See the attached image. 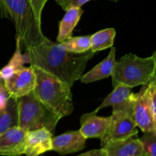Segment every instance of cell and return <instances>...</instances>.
<instances>
[{
	"mask_svg": "<svg viewBox=\"0 0 156 156\" xmlns=\"http://www.w3.org/2000/svg\"><path fill=\"white\" fill-rule=\"evenodd\" d=\"M78 156H107V153L103 148H101L100 149L89 151V152H85V153L81 154Z\"/></svg>",
	"mask_w": 156,
	"mask_h": 156,
	"instance_id": "cb8c5ba5",
	"label": "cell"
},
{
	"mask_svg": "<svg viewBox=\"0 0 156 156\" xmlns=\"http://www.w3.org/2000/svg\"><path fill=\"white\" fill-rule=\"evenodd\" d=\"M147 156H148V155H147Z\"/></svg>",
	"mask_w": 156,
	"mask_h": 156,
	"instance_id": "4316f807",
	"label": "cell"
},
{
	"mask_svg": "<svg viewBox=\"0 0 156 156\" xmlns=\"http://www.w3.org/2000/svg\"><path fill=\"white\" fill-rule=\"evenodd\" d=\"M109 1H112V2H118V1H119V0H109Z\"/></svg>",
	"mask_w": 156,
	"mask_h": 156,
	"instance_id": "484cf974",
	"label": "cell"
},
{
	"mask_svg": "<svg viewBox=\"0 0 156 156\" xmlns=\"http://www.w3.org/2000/svg\"><path fill=\"white\" fill-rule=\"evenodd\" d=\"M38 21H41L42 11L48 0H29Z\"/></svg>",
	"mask_w": 156,
	"mask_h": 156,
	"instance_id": "603a6c76",
	"label": "cell"
},
{
	"mask_svg": "<svg viewBox=\"0 0 156 156\" xmlns=\"http://www.w3.org/2000/svg\"><path fill=\"white\" fill-rule=\"evenodd\" d=\"M18 126V100L9 96L6 105L0 108V135L11 128Z\"/></svg>",
	"mask_w": 156,
	"mask_h": 156,
	"instance_id": "e0dca14e",
	"label": "cell"
},
{
	"mask_svg": "<svg viewBox=\"0 0 156 156\" xmlns=\"http://www.w3.org/2000/svg\"><path fill=\"white\" fill-rule=\"evenodd\" d=\"M15 39H16V49H15V53L12 57L11 58L9 63L0 70V79L2 81L9 77L15 70L23 66V65L26 63L24 54L21 53L19 39L18 37H15Z\"/></svg>",
	"mask_w": 156,
	"mask_h": 156,
	"instance_id": "ffe728a7",
	"label": "cell"
},
{
	"mask_svg": "<svg viewBox=\"0 0 156 156\" xmlns=\"http://www.w3.org/2000/svg\"><path fill=\"white\" fill-rule=\"evenodd\" d=\"M84 11L81 8H70L66 11V14L61 20L59 26L56 41L57 43L63 42L73 35V30L79 23Z\"/></svg>",
	"mask_w": 156,
	"mask_h": 156,
	"instance_id": "2e32d148",
	"label": "cell"
},
{
	"mask_svg": "<svg viewBox=\"0 0 156 156\" xmlns=\"http://www.w3.org/2000/svg\"><path fill=\"white\" fill-rule=\"evenodd\" d=\"M108 56L103 61L96 65L89 72L81 76V82L84 84H89L96 81L107 79L111 76L116 62V49L111 47Z\"/></svg>",
	"mask_w": 156,
	"mask_h": 156,
	"instance_id": "9a60e30c",
	"label": "cell"
},
{
	"mask_svg": "<svg viewBox=\"0 0 156 156\" xmlns=\"http://www.w3.org/2000/svg\"><path fill=\"white\" fill-rule=\"evenodd\" d=\"M133 118L136 126L143 133L156 132V119L150 111L146 96L145 85H143L138 94H135L133 105Z\"/></svg>",
	"mask_w": 156,
	"mask_h": 156,
	"instance_id": "9c48e42d",
	"label": "cell"
},
{
	"mask_svg": "<svg viewBox=\"0 0 156 156\" xmlns=\"http://www.w3.org/2000/svg\"><path fill=\"white\" fill-rule=\"evenodd\" d=\"M116 36L114 28H106L96 32L91 35V48L93 53L104 50L113 47Z\"/></svg>",
	"mask_w": 156,
	"mask_h": 156,
	"instance_id": "ac0fdd59",
	"label": "cell"
},
{
	"mask_svg": "<svg viewBox=\"0 0 156 156\" xmlns=\"http://www.w3.org/2000/svg\"><path fill=\"white\" fill-rule=\"evenodd\" d=\"M26 131L19 126L11 128L0 135V155H24Z\"/></svg>",
	"mask_w": 156,
	"mask_h": 156,
	"instance_id": "30bf717a",
	"label": "cell"
},
{
	"mask_svg": "<svg viewBox=\"0 0 156 156\" xmlns=\"http://www.w3.org/2000/svg\"><path fill=\"white\" fill-rule=\"evenodd\" d=\"M18 111V126L27 131L35 129H48L54 133L60 117L49 110L31 91L17 98Z\"/></svg>",
	"mask_w": 156,
	"mask_h": 156,
	"instance_id": "5b68a950",
	"label": "cell"
},
{
	"mask_svg": "<svg viewBox=\"0 0 156 156\" xmlns=\"http://www.w3.org/2000/svg\"><path fill=\"white\" fill-rule=\"evenodd\" d=\"M51 132L45 128L27 131L24 142V155L26 156H39L52 151Z\"/></svg>",
	"mask_w": 156,
	"mask_h": 156,
	"instance_id": "ba28073f",
	"label": "cell"
},
{
	"mask_svg": "<svg viewBox=\"0 0 156 156\" xmlns=\"http://www.w3.org/2000/svg\"><path fill=\"white\" fill-rule=\"evenodd\" d=\"M107 156H147L139 139L133 136L119 140H113L101 146Z\"/></svg>",
	"mask_w": 156,
	"mask_h": 156,
	"instance_id": "4fadbf2b",
	"label": "cell"
},
{
	"mask_svg": "<svg viewBox=\"0 0 156 156\" xmlns=\"http://www.w3.org/2000/svg\"><path fill=\"white\" fill-rule=\"evenodd\" d=\"M5 88V86H4V82H3V81L0 79V91H2V90H4Z\"/></svg>",
	"mask_w": 156,
	"mask_h": 156,
	"instance_id": "d4e9b609",
	"label": "cell"
},
{
	"mask_svg": "<svg viewBox=\"0 0 156 156\" xmlns=\"http://www.w3.org/2000/svg\"><path fill=\"white\" fill-rule=\"evenodd\" d=\"M133 118V107L112 111L108 129L101 140V146L109 141L134 136L138 133Z\"/></svg>",
	"mask_w": 156,
	"mask_h": 156,
	"instance_id": "8992f818",
	"label": "cell"
},
{
	"mask_svg": "<svg viewBox=\"0 0 156 156\" xmlns=\"http://www.w3.org/2000/svg\"><path fill=\"white\" fill-rule=\"evenodd\" d=\"M79 132L85 139L98 138L101 140L105 136L110 124V117H98L95 113L85 114L81 117Z\"/></svg>",
	"mask_w": 156,
	"mask_h": 156,
	"instance_id": "5bb4252c",
	"label": "cell"
},
{
	"mask_svg": "<svg viewBox=\"0 0 156 156\" xmlns=\"http://www.w3.org/2000/svg\"><path fill=\"white\" fill-rule=\"evenodd\" d=\"M86 139L79 130L62 133L52 139V150L60 155L75 153L85 149Z\"/></svg>",
	"mask_w": 156,
	"mask_h": 156,
	"instance_id": "8fae6325",
	"label": "cell"
},
{
	"mask_svg": "<svg viewBox=\"0 0 156 156\" xmlns=\"http://www.w3.org/2000/svg\"><path fill=\"white\" fill-rule=\"evenodd\" d=\"M64 11L70 8H81L91 0H55Z\"/></svg>",
	"mask_w": 156,
	"mask_h": 156,
	"instance_id": "7402d4cb",
	"label": "cell"
},
{
	"mask_svg": "<svg viewBox=\"0 0 156 156\" xmlns=\"http://www.w3.org/2000/svg\"><path fill=\"white\" fill-rule=\"evenodd\" d=\"M63 49L74 54H81L89 51L91 48V35L70 37L60 43Z\"/></svg>",
	"mask_w": 156,
	"mask_h": 156,
	"instance_id": "d6986e66",
	"label": "cell"
},
{
	"mask_svg": "<svg viewBox=\"0 0 156 156\" xmlns=\"http://www.w3.org/2000/svg\"><path fill=\"white\" fill-rule=\"evenodd\" d=\"M131 89L132 88L118 84L114 87L112 92L105 98L101 105L93 112L97 114L101 110L109 106L113 107V111L133 107L136 94Z\"/></svg>",
	"mask_w": 156,
	"mask_h": 156,
	"instance_id": "7c38bea8",
	"label": "cell"
},
{
	"mask_svg": "<svg viewBox=\"0 0 156 156\" xmlns=\"http://www.w3.org/2000/svg\"><path fill=\"white\" fill-rule=\"evenodd\" d=\"M156 77V53L143 58L128 53L116 61L111 74L113 87L118 84L129 88L148 84Z\"/></svg>",
	"mask_w": 156,
	"mask_h": 156,
	"instance_id": "277c9868",
	"label": "cell"
},
{
	"mask_svg": "<svg viewBox=\"0 0 156 156\" xmlns=\"http://www.w3.org/2000/svg\"><path fill=\"white\" fill-rule=\"evenodd\" d=\"M4 86L11 97L18 98L34 91L35 75L31 66H21L3 81Z\"/></svg>",
	"mask_w": 156,
	"mask_h": 156,
	"instance_id": "52a82bcc",
	"label": "cell"
},
{
	"mask_svg": "<svg viewBox=\"0 0 156 156\" xmlns=\"http://www.w3.org/2000/svg\"><path fill=\"white\" fill-rule=\"evenodd\" d=\"M0 11L2 18L14 24L21 50L38 45L46 38L29 0H0Z\"/></svg>",
	"mask_w": 156,
	"mask_h": 156,
	"instance_id": "7a4b0ae2",
	"label": "cell"
},
{
	"mask_svg": "<svg viewBox=\"0 0 156 156\" xmlns=\"http://www.w3.org/2000/svg\"><path fill=\"white\" fill-rule=\"evenodd\" d=\"M30 66L35 75L33 91L36 97L60 118L70 115L74 109L72 87L37 67Z\"/></svg>",
	"mask_w": 156,
	"mask_h": 156,
	"instance_id": "3957f363",
	"label": "cell"
},
{
	"mask_svg": "<svg viewBox=\"0 0 156 156\" xmlns=\"http://www.w3.org/2000/svg\"><path fill=\"white\" fill-rule=\"evenodd\" d=\"M148 156H156V132H144L139 139Z\"/></svg>",
	"mask_w": 156,
	"mask_h": 156,
	"instance_id": "44dd1931",
	"label": "cell"
},
{
	"mask_svg": "<svg viewBox=\"0 0 156 156\" xmlns=\"http://www.w3.org/2000/svg\"><path fill=\"white\" fill-rule=\"evenodd\" d=\"M24 51L26 63L41 69L70 87L80 79L88 62L95 54L91 50L81 54L69 53L60 44L53 42L47 37L41 44Z\"/></svg>",
	"mask_w": 156,
	"mask_h": 156,
	"instance_id": "6da1fadb",
	"label": "cell"
}]
</instances>
